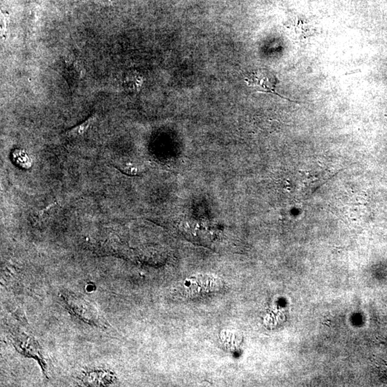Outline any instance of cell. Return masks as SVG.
<instances>
[{"mask_svg":"<svg viewBox=\"0 0 387 387\" xmlns=\"http://www.w3.org/2000/svg\"><path fill=\"white\" fill-rule=\"evenodd\" d=\"M63 298L71 312L76 316L79 317L81 320L92 325L98 326L103 325V319L99 316L96 309L84 299L79 298L76 295L66 294V293Z\"/></svg>","mask_w":387,"mask_h":387,"instance_id":"obj_2","label":"cell"},{"mask_svg":"<svg viewBox=\"0 0 387 387\" xmlns=\"http://www.w3.org/2000/svg\"><path fill=\"white\" fill-rule=\"evenodd\" d=\"M244 81L250 88H253L258 93H270L293 103H300V102L295 101L283 96L276 91V86L277 84V78L273 73L268 69H258L253 71L244 79Z\"/></svg>","mask_w":387,"mask_h":387,"instance_id":"obj_1","label":"cell"},{"mask_svg":"<svg viewBox=\"0 0 387 387\" xmlns=\"http://www.w3.org/2000/svg\"><path fill=\"white\" fill-rule=\"evenodd\" d=\"M96 115L91 116V117L88 118L86 121H83L81 124L78 125L76 127L71 128L68 130L65 133V135L67 136L71 137V138H76V137H79L83 136L88 131V128L91 127L93 123L96 121Z\"/></svg>","mask_w":387,"mask_h":387,"instance_id":"obj_3","label":"cell"},{"mask_svg":"<svg viewBox=\"0 0 387 387\" xmlns=\"http://www.w3.org/2000/svg\"><path fill=\"white\" fill-rule=\"evenodd\" d=\"M9 20V16L7 15V14H2L1 19V36L2 38L5 37V33H6L7 25H8Z\"/></svg>","mask_w":387,"mask_h":387,"instance_id":"obj_4","label":"cell"}]
</instances>
